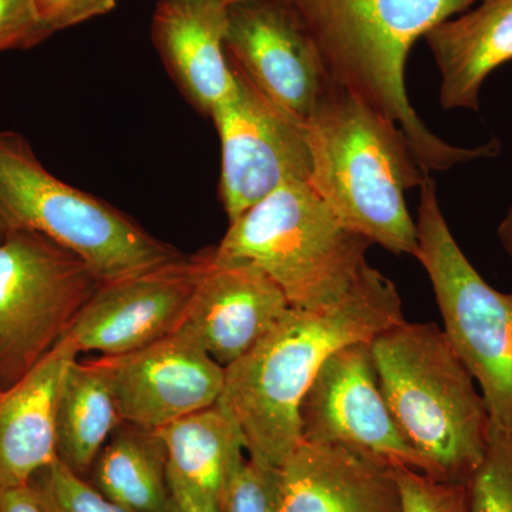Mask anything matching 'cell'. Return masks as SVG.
<instances>
[{"mask_svg":"<svg viewBox=\"0 0 512 512\" xmlns=\"http://www.w3.org/2000/svg\"><path fill=\"white\" fill-rule=\"evenodd\" d=\"M403 319L396 285L370 265L336 305L289 309L254 348L225 367L218 403L241 430L248 457L282 467L302 443L299 409L323 363Z\"/></svg>","mask_w":512,"mask_h":512,"instance_id":"obj_1","label":"cell"},{"mask_svg":"<svg viewBox=\"0 0 512 512\" xmlns=\"http://www.w3.org/2000/svg\"><path fill=\"white\" fill-rule=\"evenodd\" d=\"M311 36L333 86L403 131L423 173L490 157V147L451 146L431 133L404 84L414 43L477 0H285Z\"/></svg>","mask_w":512,"mask_h":512,"instance_id":"obj_2","label":"cell"},{"mask_svg":"<svg viewBox=\"0 0 512 512\" xmlns=\"http://www.w3.org/2000/svg\"><path fill=\"white\" fill-rule=\"evenodd\" d=\"M309 185L345 227L392 254L416 258V221L404 192L426 173L396 124L346 90L330 86L306 121Z\"/></svg>","mask_w":512,"mask_h":512,"instance_id":"obj_3","label":"cell"},{"mask_svg":"<svg viewBox=\"0 0 512 512\" xmlns=\"http://www.w3.org/2000/svg\"><path fill=\"white\" fill-rule=\"evenodd\" d=\"M370 349L384 402L430 477L467 484L483 461L491 419L446 333L403 319L370 340Z\"/></svg>","mask_w":512,"mask_h":512,"instance_id":"obj_4","label":"cell"},{"mask_svg":"<svg viewBox=\"0 0 512 512\" xmlns=\"http://www.w3.org/2000/svg\"><path fill=\"white\" fill-rule=\"evenodd\" d=\"M18 231L73 252L101 284L184 258L117 208L49 173L25 137L0 131V237Z\"/></svg>","mask_w":512,"mask_h":512,"instance_id":"obj_5","label":"cell"},{"mask_svg":"<svg viewBox=\"0 0 512 512\" xmlns=\"http://www.w3.org/2000/svg\"><path fill=\"white\" fill-rule=\"evenodd\" d=\"M370 247L335 217L309 183H292L229 222L214 251L261 268L291 308L319 311L355 288L369 266Z\"/></svg>","mask_w":512,"mask_h":512,"instance_id":"obj_6","label":"cell"},{"mask_svg":"<svg viewBox=\"0 0 512 512\" xmlns=\"http://www.w3.org/2000/svg\"><path fill=\"white\" fill-rule=\"evenodd\" d=\"M416 258L429 275L444 330L481 389L491 424L512 431V292L484 281L458 247L430 175L420 185Z\"/></svg>","mask_w":512,"mask_h":512,"instance_id":"obj_7","label":"cell"},{"mask_svg":"<svg viewBox=\"0 0 512 512\" xmlns=\"http://www.w3.org/2000/svg\"><path fill=\"white\" fill-rule=\"evenodd\" d=\"M100 285L79 256L42 235L0 237V389L55 348Z\"/></svg>","mask_w":512,"mask_h":512,"instance_id":"obj_8","label":"cell"},{"mask_svg":"<svg viewBox=\"0 0 512 512\" xmlns=\"http://www.w3.org/2000/svg\"><path fill=\"white\" fill-rule=\"evenodd\" d=\"M234 73V89L210 117L221 141L220 198L229 222L284 185L309 183L312 173L306 121Z\"/></svg>","mask_w":512,"mask_h":512,"instance_id":"obj_9","label":"cell"},{"mask_svg":"<svg viewBox=\"0 0 512 512\" xmlns=\"http://www.w3.org/2000/svg\"><path fill=\"white\" fill-rule=\"evenodd\" d=\"M299 419L302 443L349 448L430 477L426 461L404 440L384 402L370 342L345 346L323 363L303 397Z\"/></svg>","mask_w":512,"mask_h":512,"instance_id":"obj_10","label":"cell"},{"mask_svg":"<svg viewBox=\"0 0 512 512\" xmlns=\"http://www.w3.org/2000/svg\"><path fill=\"white\" fill-rule=\"evenodd\" d=\"M225 52L235 72L303 121L332 86L311 36L285 0L229 3Z\"/></svg>","mask_w":512,"mask_h":512,"instance_id":"obj_11","label":"cell"},{"mask_svg":"<svg viewBox=\"0 0 512 512\" xmlns=\"http://www.w3.org/2000/svg\"><path fill=\"white\" fill-rule=\"evenodd\" d=\"M121 419L158 430L220 400L225 367L183 325L153 345L121 356H101Z\"/></svg>","mask_w":512,"mask_h":512,"instance_id":"obj_12","label":"cell"},{"mask_svg":"<svg viewBox=\"0 0 512 512\" xmlns=\"http://www.w3.org/2000/svg\"><path fill=\"white\" fill-rule=\"evenodd\" d=\"M200 254L101 284L76 316L67 338L80 353L121 356L177 332L187 320Z\"/></svg>","mask_w":512,"mask_h":512,"instance_id":"obj_13","label":"cell"},{"mask_svg":"<svg viewBox=\"0 0 512 512\" xmlns=\"http://www.w3.org/2000/svg\"><path fill=\"white\" fill-rule=\"evenodd\" d=\"M201 269L184 325L221 366L241 359L285 318L284 292L258 266L201 252Z\"/></svg>","mask_w":512,"mask_h":512,"instance_id":"obj_14","label":"cell"},{"mask_svg":"<svg viewBox=\"0 0 512 512\" xmlns=\"http://www.w3.org/2000/svg\"><path fill=\"white\" fill-rule=\"evenodd\" d=\"M275 512H402L394 468L349 448L301 443L279 467Z\"/></svg>","mask_w":512,"mask_h":512,"instance_id":"obj_15","label":"cell"},{"mask_svg":"<svg viewBox=\"0 0 512 512\" xmlns=\"http://www.w3.org/2000/svg\"><path fill=\"white\" fill-rule=\"evenodd\" d=\"M228 6V0H158L151 23L165 69L207 117L237 82L225 52Z\"/></svg>","mask_w":512,"mask_h":512,"instance_id":"obj_16","label":"cell"},{"mask_svg":"<svg viewBox=\"0 0 512 512\" xmlns=\"http://www.w3.org/2000/svg\"><path fill=\"white\" fill-rule=\"evenodd\" d=\"M77 359L79 352L64 336L22 379L0 389V493L28 487L57 461V406Z\"/></svg>","mask_w":512,"mask_h":512,"instance_id":"obj_17","label":"cell"},{"mask_svg":"<svg viewBox=\"0 0 512 512\" xmlns=\"http://www.w3.org/2000/svg\"><path fill=\"white\" fill-rule=\"evenodd\" d=\"M477 2L424 36L439 67L444 110H480L485 80L512 60V0Z\"/></svg>","mask_w":512,"mask_h":512,"instance_id":"obj_18","label":"cell"},{"mask_svg":"<svg viewBox=\"0 0 512 512\" xmlns=\"http://www.w3.org/2000/svg\"><path fill=\"white\" fill-rule=\"evenodd\" d=\"M168 458V480L183 485L224 512L232 464L245 451L231 414L214 406L188 414L157 430Z\"/></svg>","mask_w":512,"mask_h":512,"instance_id":"obj_19","label":"cell"},{"mask_svg":"<svg viewBox=\"0 0 512 512\" xmlns=\"http://www.w3.org/2000/svg\"><path fill=\"white\" fill-rule=\"evenodd\" d=\"M104 497L136 512H170L167 450L157 430L123 423L86 478Z\"/></svg>","mask_w":512,"mask_h":512,"instance_id":"obj_20","label":"cell"},{"mask_svg":"<svg viewBox=\"0 0 512 512\" xmlns=\"http://www.w3.org/2000/svg\"><path fill=\"white\" fill-rule=\"evenodd\" d=\"M121 423L116 397L99 360L77 359L64 379L57 406V460L87 478L101 448Z\"/></svg>","mask_w":512,"mask_h":512,"instance_id":"obj_21","label":"cell"},{"mask_svg":"<svg viewBox=\"0 0 512 512\" xmlns=\"http://www.w3.org/2000/svg\"><path fill=\"white\" fill-rule=\"evenodd\" d=\"M466 490L468 512H512V431L491 424L483 461Z\"/></svg>","mask_w":512,"mask_h":512,"instance_id":"obj_22","label":"cell"},{"mask_svg":"<svg viewBox=\"0 0 512 512\" xmlns=\"http://www.w3.org/2000/svg\"><path fill=\"white\" fill-rule=\"evenodd\" d=\"M28 487L45 512H136L104 497L59 460L42 468Z\"/></svg>","mask_w":512,"mask_h":512,"instance_id":"obj_23","label":"cell"},{"mask_svg":"<svg viewBox=\"0 0 512 512\" xmlns=\"http://www.w3.org/2000/svg\"><path fill=\"white\" fill-rule=\"evenodd\" d=\"M244 454L229 471L224 512H275L279 468Z\"/></svg>","mask_w":512,"mask_h":512,"instance_id":"obj_24","label":"cell"},{"mask_svg":"<svg viewBox=\"0 0 512 512\" xmlns=\"http://www.w3.org/2000/svg\"><path fill=\"white\" fill-rule=\"evenodd\" d=\"M402 512H468L466 484L444 483L410 468H394Z\"/></svg>","mask_w":512,"mask_h":512,"instance_id":"obj_25","label":"cell"},{"mask_svg":"<svg viewBox=\"0 0 512 512\" xmlns=\"http://www.w3.org/2000/svg\"><path fill=\"white\" fill-rule=\"evenodd\" d=\"M36 18L47 36L106 15L117 0H32Z\"/></svg>","mask_w":512,"mask_h":512,"instance_id":"obj_26","label":"cell"},{"mask_svg":"<svg viewBox=\"0 0 512 512\" xmlns=\"http://www.w3.org/2000/svg\"><path fill=\"white\" fill-rule=\"evenodd\" d=\"M47 37L32 0H0V52L29 49Z\"/></svg>","mask_w":512,"mask_h":512,"instance_id":"obj_27","label":"cell"},{"mask_svg":"<svg viewBox=\"0 0 512 512\" xmlns=\"http://www.w3.org/2000/svg\"><path fill=\"white\" fill-rule=\"evenodd\" d=\"M170 483L171 507L170 512H220L204 498L198 497L183 485Z\"/></svg>","mask_w":512,"mask_h":512,"instance_id":"obj_28","label":"cell"},{"mask_svg":"<svg viewBox=\"0 0 512 512\" xmlns=\"http://www.w3.org/2000/svg\"><path fill=\"white\" fill-rule=\"evenodd\" d=\"M0 512H45L29 487L0 493Z\"/></svg>","mask_w":512,"mask_h":512,"instance_id":"obj_29","label":"cell"},{"mask_svg":"<svg viewBox=\"0 0 512 512\" xmlns=\"http://www.w3.org/2000/svg\"><path fill=\"white\" fill-rule=\"evenodd\" d=\"M498 238H500L504 251L507 252L512 261V207L505 215L500 227H498Z\"/></svg>","mask_w":512,"mask_h":512,"instance_id":"obj_30","label":"cell"},{"mask_svg":"<svg viewBox=\"0 0 512 512\" xmlns=\"http://www.w3.org/2000/svg\"><path fill=\"white\" fill-rule=\"evenodd\" d=\"M229 3L235 2V0H228Z\"/></svg>","mask_w":512,"mask_h":512,"instance_id":"obj_31","label":"cell"}]
</instances>
